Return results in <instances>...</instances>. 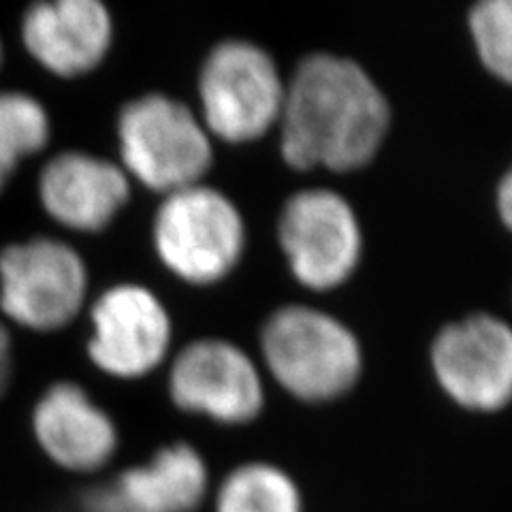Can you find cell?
Wrapping results in <instances>:
<instances>
[{
  "label": "cell",
  "mask_w": 512,
  "mask_h": 512,
  "mask_svg": "<svg viewBox=\"0 0 512 512\" xmlns=\"http://www.w3.org/2000/svg\"><path fill=\"white\" fill-rule=\"evenodd\" d=\"M468 22L480 60L512 84V0H483L472 7Z\"/></svg>",
  "instance_id": "obj_17"
},
{
  "label": "cell",
  "mask_w": 512,
  "mask_h": 512,
  "mask_svg": "<svg viewBox=\"0 0 512 512\" xmlns=\"http://www.w3.org/2000/svg\"><path fill=\"white\" fill-rule=\"evenodd\" d=\"M278 244L288 269L312 291H331L355 274L363 254L352 205L327 188L299 190L278 216Z\"/></svg>",
  "instance_id": "obj_9"
},
{
  "label": "cell",
  "mask_w": 512,
  "mask_h": 512,
  "mask_svg": "<svg viewBox=\"0 0 512 512\" xmlns=\"http://www.w3.org/2000/svg\"><path fill=\"white\" fill-rule=\"evenodd\" d=\"M210 500L212 512H303L293 476L269 461L239 463L222 476Z\"/></svg>",
  "instance_id": "obj_16"
},
{
  "label": "cell",
  "mask_w": 512,
  "mask_h": 512,
  "mask_svg": "<svg viewBox=\"0 0 512 512\" xmlns=\"http://www.w3.org/2000/svg\"><path fill=\"white\" fill-rule=\"evenodd\" d=\"M498 210L504 224L512 231V167L506 171L498 188Z\"/></svg>",
  "instance_id": "obj_19"
},
{
  "label": "cell",
  "mask_w": 512,
  "mask_h": 512,
  "mask_svg": "<svg viewBox=\"0 0 512 512\" xmlns=\"http://www.w3.org/2000/svg\"><path fill=\"white\" fill-rule=\"evenodd\" d=\"M259 348L267 374L301 402H331L361 378L363 352L355 333L303 303H288L265 318Z\"/></svg>",
  "instance_id": "obj_4"
},
{
  "label": "cell",
  "mask_w": 512,
  "mask_h": 512,
  "mask_svg": "<svg viewBox=\"0 0 512 512\" xmlns=\"http://www.w3.org/2000/svg\"><path fill=\"white\" fill-rule=\"evenodd\" d=\"M389 124L387 96L361 64L318 52L286 82L276 131L288 167L346 173L372 163Z\"/></svg>",
  "instance_id": "obj_1"
},
{
  "label": "cell",
  "mask_w": 512,
  "mask_h": 512,
  "mask_svg": "<svg viewBox=\"0 0 512 512\" xmlns=\"http://www.w3.org/2000/svg\"><path fill=\"white\" fill-rule=\"evenodd\" d=\"M135 184L116 158L64 148L45 158L35 195L41 212L73 235L109 231L133 201Z\"/></svg>",
  "instance_id": "obj_11"
},
{
  "label": "cell",
  "mask_w": 512,
  "mask_h": 512,
  "mask_svg": "<svg viewBox=\"0 0 512 512\" xmlns=\"http://www.w3.org/2000/svg\"><path fill=\"white\" fill-rule=\"evenodd\" d=\"M28 427L39 453L73 476L103 474L122 448L116 416L77 380L47 384L30 408Z\"/></svg>",
  "instance_id": "obj_10"
},
{
  "label": "cell",
  "mask_w": 512,
  "mask_h": 512,
  "mask_svg": "<svg viewBox=\"0 0 512 512\" xmlns=\"http://www.w3.org/2000/svg\"><path fill=\"white\" fill-rule=\"evenodd\" d=\"M169 404L220 427H244L265 410L259 363L233 340L203 335L175 348L165 367Z\"/></svg>",
  "instance_id": "obj_8"
},
{
  "label": "cell",
  "mask_w": 512,
  "mask_h": 512,
  "mask_svg": "<svg viewBox=\"0 0 512 512\" xmlns=\"http://www.w3.org/2000/svg\"><path fill=\"white\" fill-rule=\"evenodd\" d=\"M158 265L190 288H212L242 265L248 227L239 205L207 182L160 197L150 220Z\"/></svg>",
  "instance_id": "obj_3"
},
{
  "label": "cell",
  "mask_w": 512,
  "mask_h": 512,
  "mask_svg": "<svg viewBox=\"0 0 512 512\" xmlns=\"http://www.w3.org/2000/svg\"><path fill=\"white\" fill-rule=\"evenodd\" d=\"M116 160L133 184L158 197L207 182L216 141L195 105L165 90L126 99L114 118Z\"/></svg>",
  "instance_id": "obj_2"
},
{
  "label": "cell",
  "mask_w": 512,
  "mask_h": 512,
  "mask_svg": "<svg viewBox=\"0 0 512 512\" xmlns=\"http://www.w3.org/2000/svg\"><path fill=\"white\" fill-rule=\"evenodd\" d=\"M24 54L62 82L99 71L116 45V18L101 0H39L20 18Z\"/></svg>",
  "instance_id": "obj_13"
},
{
  "label": "cell",
  "mask_w": 512,
  "mask_h": 512,
  "mask_svg": "<svg viewBox=\"0 0 512 512\" xmlns=\"http://www.w3.org/2000/svg\"><path fill=\"white\" fill-rule=\"evenodd\" d=\"M210 463L188 440H171L84 493L86 512H199L212 498Z\"/></svg>",
  "instance_id": "obj_14"
},
{
  "label": "cell",
  "mask_w": 512,
  "mask_h": 512,
  "mask_svg": "<svg viewBox=\"0 0 512 512\" xmlns=\"http://www.w3.org/2000/svg\"><path fill=\"white\" fill-rule=\"evenodd\" d=\"M86 357L116 382H139L167 367L175 352V323L154 288L122 280L96 293L86 310Z\"/></svg>",
  "instance_id": "obj_7"
},
{
  "label": "cell",
  "mask_w": 512,
  "mask_h": 512,
  "mask_svg": "<svg viewBox=\"0 0 512 512\" xmlns=\"http://www.w3.org/2000/svg\"><path fill=\"white\" fill-rule=\"evenodd\" d=\"M15 378V342L11 327L0 318V399H3Z\"/></svg>",
  "instance_id": "obj_18"
},
{
  "label": "cell",
  "mask_w": 512,
  "mask_h": 512,
  "mask_svg": "<svg viewBox=\"0 0 512 512\" xmlns=\"http://www.w3.org/2000/svg\"><path fill=\"white\" fill-rule=\"evenodd\" d=\"M5 56H7V50H5V41H3V37H0V71H3Z\"/></svg>",
  "instance_id": "obj_20"
},
{
  "label": "cell",
  "mask_w": 512,
  "mask_h": 512,
  "mask_svg": "<svg viewBox=\"0 0 512 512\" xmlns=\"http://www.w3.org/2000/svg\"><path fill=\"white\" fill-rule=\"evenodd\" d=\"M431 365L453 402L498 412L512 402V327L491 314L446 325L431 346Z\"/></svg>",
  "instance_id": "obj_12"
},
{
  "label": "cell",
  "mask_w": 512,
  "mask_h": 512,
  "mask_svg": "<svg viewBox=\"0 0 512 512\" xmlns=\"http://www.w3.org/2000/svg\"><path fill=\"white\" fill-rule=\"evenodd\" d=\"M90 299L88 261L69 239L39 233L0 248V318L9 327L60 333L86 314Z\"/></svg>",
  "instance_id": "obj_5"
},
{
  "label": "cell",
  "mask_w": 512,
  "mask_h": 512,
  "mask_svg": "<svg viewBox=\"0 0 512 512\" xmlns=\"http://www.w3.org/2000/svg\"><path fill=\"white\" fill-rule=\"evenodd\" d=\"M54 137V118L37 94L0 90V197L28 160L41 156Z\"/></svg>",
  "instance_id": "obj_15"
},
{
  "label": "cell",
  "mask_w": 512,
  "mask_h": 512,
  "mask_svg": "<svg viewBox=\"0 0 512 512\" xmlns=\"http://www.w3.org/2000/svg\"><path fill=\"white\" fill-rule=\"evenodd\" d=\"M195 92V109L212 139L246 146L278 128L286 79L265 47L229 37L205 52Z\"/></svg>",
  "instance_id": "obj_6"
}]
</instances>
